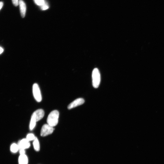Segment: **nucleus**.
I'll return each instance as SVG.
<instances>
[{
    "label": "nucleus",
    "instance_id": "obj_1",
    "mask_svg": "<svg viewBox=\"0 0 164 164\" xmlns=\"http://www.w3.org/2000/svg\"><path fill=\"white\" fill-rule=\"evenodd\" d=\"M59 115L58 111L54 110L52 111L47 117V124L53 127L56 126L58 123Z\"/></svg>",
    "mask_w": 164,
    "mask_h": 164
},
{
    "label": "nucleus",
    "instance_id": "obj_2",
    "mask_svg": "<svg viewBox=\"0 0 164 164\" xmlns=\"http://www.w3.org/2000/svg\"><path fill=\"white\" fill-rule=\"evenodd\" d=\"M92 83L93 87L97 88L99 86L101 81L100 74L99 69L95 68L92 72Z\"/></svg>",
    "mask_w": 164,
    "mask_h": 164
},
{
    "label": "nucleus",
    "instance_id": "obj_3",
    "mask_svg": "<svg viewBox=\"0 0 164 164\" xmlns=\"http://www.w3.org/2000/svg\"><path fill=\"white\" fill-rule=\"evenodd\" d=\"M33 97L37 101L40 102L42 101V95L39 86L37 84L35 83L33 85Z\"/></svg>",
    "mask_w": 164,
    "mask_h": 164
},
{
    "label": "nucleus",
    "instance_id": "obj_4",
    "mask_svg": "<svg viewBox=\"0 0 164 164\" xmlns=\"http://www.w3.org/2000/svg\"><path fill=\"white\" fill-rule=\"evenodd\" d=\"M54 129L48 124L44 125L41 129L40 135L44 137L51 134L54 131Z\"/></svg>",
    "mask_w": 164,
    "mask_h": 164
},
{
    "label": "nucleus",
    "instance_id": "obj_5",
    "mask_svg": "<svg viewBox=\"0 0 164 164\" xmlns=\"http://www.w3.org/2000/svg\"><path fill=\"white\" fill-rule=\"evenodd\" d=\"M85 100L83 98H80L75 100L68 106V109H71L79 106L83 105L84 103Z\"/></svg>",
    "mask_w": 164,
    "mask_h": 164
},
{
    "label": "nucleus",
    "instance_id": "obj_6",
    "mask_svg": "<svg viewBox=\"0 0 164 164\" xmlns=\"http://www.w3.org/2000/svg\"><path fill=\"white\" fill-rule=\"evenodd\" d=\"M44 115V112L42 109H38L34 112L32 116L35 118L37 122L42 119Z\"/></svg>",
    "mask_w": 164,
    "mask_h": 164
},
{
    "label": "nucleus",
    "instance_id": "obj_7",
    "mask_svg": "<svg viewBox=\"0 0 164 164\" xmlns=\"http://www.w3.org/2000/svg\"><path fill=\"white\" fill-rule=\"evenodd\" d=\"M19 149H25L29 148L31 146L30 141L26 139H24L20 140L18 144Z\"/></svg>",
    "mask_w": 164,
    "mask_h": 164
},
{
    "label": "nucleus",
    "instance_id": "obj_8",
    "mask_svg": "<svg viewBox=\"0 0 164 164\" xmlns=\"http://www.w3.org/2000/svg\"><path fill=\"white\" fill-rule=\"evenodd\" d=\"M20 14L23 18H24L26 15V6L23 0H19V4Z\"/></svg>",
    "mask_w": 164,
    "mask_h": 164
},
{
    "label": "nucleus",
    "instance_id": "obj_9",
    "mask_svg": "<svg viewBox=\"0 0 164 164\" xmlns=\"http://www.w3.org/2000/svg\"><path fill=\"white\" fill-rule=\"evenodd\" d=\"M18 161L19 164H27L28 163V158L25 154L20 155Z\"/></svg>",
    "mask_w": 164,
    "mask_h": 164
},
{
    "label": "nucleus",
    "instance_id": "obj_10",
    "mask_svg": "<svg viewBox=\"0 0 164 164\" xmlns=\"http://www.w3.org/2000/svg\"><path fill=\"white\" fill-rule=\"evenodd\" d=\"M33 144L34 149L36 151H39L40 149V143L38 139L36 137L33 140Z\"/></svg>",
    "mask_w": 164,
    "mask_h": 164
},
{
    "label": "nucleus",
    "instance_id": "obj_11",
    "mask_svg": "<svg viewBox=\"0 0 164 164\" xmlns=\"http://www.w3.org/2000/svg\"><path fill=\"white\" fill-rule=\"evenodd\" d=\"M37 121L35 118L31 116V120L30 124V129L32 131L35 127Z\"/></svg>",
    "mask_w": 164,
    "mask_h": 164
},
{
    "label": "nucleus",
    "instance_id": "obj_12",
    "mask_svg": "<svg viewBox=\"0 0 164 164\" xmlns=\"http://www.w3.org/2000/svg\"><path fill=\"white\" fill-rule=\"evenodd\" d=\"M19 150V147L18 145L15 143H13L10 147V150L13 153H16Z\"/></svg>",
    "mask_w": 164,
    "mask_h": 164
},
{
    "label": "nucleus",
    "instance_id": "obj_13",
    "mask_svg": "<svg viewBox=\"0 0 164 164\" xmlns=\"http://www.w3.org/2000/svg\"><path fill=\"white\" fill-rule=\"evenodd\" d=\"M36 137L33 134L29 133L27 135L26 139L29 141L34 140L35 139Z\"/></svg>",
    "mask_w": 164,
    "mask_h": 164
},
{
    "label": "nucleus",
    "instance_id": "obj_14",
    "mask_svg": "<svg viewBox=\"0 0 164 164\" xmlns=\"http://www.w3.org/2000/svg\"><path fill=\"white\" fill-rule=\"evenodd\" d=\"M40 8L42 10H46L49 8L48 4L45 1V3L42 6H40Z\"/></svg>",
    "mask_w": 164,
    "mask_h": 164
},
{
    "label": "nucleus",
    "instance_id": "obj_15",
    "mask_svg": "<svg viewBox=\"0 0 164 164\" xmlns=\"http://www.w3.org/2000/svg\"><path fill=\"white\" fill-rule=\"evenodd\" d=\"M33 1L37 5L40 6L43 5L45 2L44 0H33Z\"/></svg>",
    "mask_w": 164,
    "mask_h": 164
},
{
    "label": "nucleus",
    "instance_id": "obj_16",
    "mask_svg": "<svg viewBox=\"0 0 164 164\" xmlns=\"http://www.w3.org/2000/svg\"><path fill=\"white\" fill-rule=\"evenodd\" d=\"M19 0H12V3L15 6H17L19 4Z\"/></svg>",
    "mask_w": 164,
    "mask_h": 164
},
{
    "label": "nucleus",
    "instance_id": "obj_17",
    "mask_svg": "<svg viewBox=\"0 0 164 164\" xmlns=\"http://www.w3.org/2000/svg\"><path fill=\"white\" fill-rule=\"evenodd\" d=\"M19 153L20 155H22L25 154V149H19Z\"/></svg>",
    "mask_w": 164,
    "mask_h": 164
},
{
    "label": "nucleus",
    "instance_id": "obj_18",
    "mask_svg": "<svg viewBox=\"0 0 164 164\" xmlns=\"http://www.w3.org/2000/svg\"><path fill=\"white\" fill-rule=\"evenodd\" d=\"M4 51V49L2 47L0 46V54H2Z\"/></svg>",
    "mask_w": 164,
    "mask_h": 164
},
{
    "label": "nucleus",
    "instance_id": "obj_19",
    "mask_svg": "<svg viewBox=\"0 0 164 164\" xmlns=\"http://www.w3.org/2000/svg\"><path fill=\"white\" fill-rule=\"evenodd\" d=\"M3 5V3L2 2H0V10L2 8Z\"/></svg>",
    "mask_w": 164,
    "mask_h": 164
}]
</instances>
